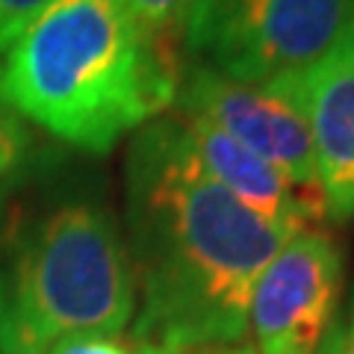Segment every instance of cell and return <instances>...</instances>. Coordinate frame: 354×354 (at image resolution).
<instances>
[{
	"instance_id": "cell-4",
	"label": "cell",
	"mask_w": 354,
	"mask_h": 354,
	"mask_svg": "<svg viewBox=\"0 0 354 354\" xmlns=\"http://www.w3.org/2000/svg\"><path fill=\"white\" fill-rule=\"evenodd\" d=\"M351 30L354 0H225L186 53L225 77L269 86L313 68Z\"/></svg>"
},
{
	"instance_id": "cell-7",
	"label": "cell",
	"mask_w": 354,
	"mask_h": 354,
	"mask_svg": "<svg viewBox=\"0 0 354 354\" xmlns=\"http://www.w3.org/2000/svg\"><path fill=\"white\" fill-rule=\"evenodd\" d=\"M307 118L325 216L354 218V41L322 62L281 80Z\"/></svg>"
},
{
	"instance_id": "cell-9",
	"label": "cell",
	"mask_w": 354,
	"mask_h": 354,
	"mask_svg": "<svg viewBox=\"0 0 354 354\" xmlns=\"http://www.w3.org/2000/svg\"><path fill=\"white\" fill-rule=\"evenodd\" d=\"M124 3L153 36L169 41L171 48L174 44L186 48V41L225 0H124Z\"/></svg>"
},
{
	"instance_id": "cell-5",
	"label": "cell",
	"mask_w": 354,
	"mask_h": 354,
	"mask_svg": "<svg viewBox=\"0 0 354 354\" xmlns=\"http://www.w3.org/2000/svg\"><path fill=\"white\" fill-rule=\"evenodd\" d=\"M342 274L346 260L330 234L307 227L286 239L251 292L254 354H319L337 325Z\"/></svg>"
},
{
	"instance_id": "cell-14",
	"label": "cell",
	"mask_w": 354,
	"mask_h": 354,
	"mask_svg": "<svg viewBox=\"0 0 354 354\" xmlns=\"http://www.w3.org/2000/svg\"><path fill=\"white\" fill-rule=\"evenodd\" d=\"M133 354H174V351H162V348H151V346H136L133 342ZM192 354H254V348H213V351H192Z\"/></svg>"
},
{
	"instance_id": "cell-11",
	"label": "cell",
	"mask_w": 354,
	"mask_h": 354,
	"mask_svg": "<svg viewBox=\"0 0 354 354\" xmlns=\"http://www.w3.org/2000/svg\"><path fill=\"white\" fill-rule=\"evenodd\" d=\"M57 0H0V57L12 48L15 39Z\"/></svg>"
},
{
	"instance_id": "cell-16",
	"label": "cell",
	"mask_w": 354,
	"mask_h": 354,
	"mask_svg": "<svg viewBox=\"0 0 354 354\" xmlns=\"http://www.w3.org/2000/svg\"><path fill=\"white\" fill-rule=\"evenodd\" d=\"M351 41H354V30H351Z\"/></svg>"
},
{
	"instance_id": "cell-3",
	"label": "cell",
	"mask_w": 354,
	"mask_h": 354,
	"mask_svg": "<svg viewBox=\"0 0 354 354\" xmlns=\"http://www.w3.org/2000/svg\"><path fill=\"white\" fill-rule=\"evenodd\" d=\"M133 316L124 230L104 198L62 195L9 230L0 248L3 354H48L74 334H121Z\"/></svg>"
},
{
	"instance_id": "cell-13",
	"label": "cell",
	"mask_w": 354,
	"mask_h": 354,
	"mask_svg": "<svg viewBox=\"0 0 354 354\" xmlns=\"http://www.w3.org/2000/svg\"><path fill=\"white\" fill-rule=\"evenodd\" d=\"M319 354H354V328L334 325L330 334L325 337L322 348H319Z\"/></svg>"
},
{
	"instance_id": "cell-2",
	"label": "cell",
	"mask_w": 354,
	"mask_h": 354,
	"mask_svg": "<svg viewBox=\"0 0 354 354\" xmlns=\"http://www.w3.org/2000/svg\"><path fill=\"white\" fill-rule=\"evenodd\" d=\"M183 65L124 0H57L0 57V101L92 157L174 106Z\"/></svg>"
},
{
	"instance_id": "cell-12",
	"label": "cell",
	"mask_w": 354,
	"mask_h": 354,
	"mask_svg": "<svg viewBox=\"0 0 354 354\" xmlns=\"http://www.w3.org/2000/svg\"><path fill=\"white\" fill-rule=\"evenodd\" d=\"M48 354H133V346L121 342L118 334H74L59 339Z\"/></svg>"
},
{
	"instance_id": "cell-6",
	"label": "cell",
	"mask_w": 354,
	"mask_h": 354,
	"mask_svg": "<svg viewBox=\"0 0 354 354\" xmlns=\"http://www.w3.org/2000/svg\"><path fill=\"white\" fill-rule=\"evenodd\" d=\"M171 113L209 121L278 169L290 183L319 192L310 127L286 86L242 83L201 62H189L183 65Z\"/></svg>"
},
{
	"instance_id": "cell-1",
	"label": "cell",
	"mask_w": 354,
	"mask_h": 354,
	"mask_svg": "<svg viewBox=\"0 0 354 354\" xmlns=\"http://www.w3.org/2000/svg\"><path fill=\"white\" fill-rule=\"evenodd\" d=\"M286 239L204 169L174 115L130 136L124 245L136 346L192 354L245 342L254 283Z\"/></svg>"
},
{
	"instance_id": "cell-8",
	"label": "cell",
	"mask_w": 354,
	"mask_h": 354,
	"mask_svg": "<svg viewBox=\"0 0 354 354\" xmlns=\"http://www.w3.org/2000/svg\"><path fill=\"white\" fill-rule=\"evenodd\" d=\"M171 115L183 124L204 169L251 213H257L263 221H269L290 236L307 227H319V221L325 218L322 192L290 183L278 169H272L266 160L242 148L236 139H230L209 121L180 113Z\"/></svg>"
},
{
	"instance_id": "cell-10",
	"label": "cell",
	"mask_w": 354,
	"mask_h": 354,
	"mask_svg": "<svg viewBox=\"0 0 354 354\" xmlns=\"http://www.w3.org/2000/svg\"><path fill=\"white\" fill-rule=\"evenodd\" d=\"M30 148H32L30 124L0 101V177L15 171L27 160Z\"/></svg>"
},
{
	"instance_id": "cell-15",
	"label": "cell",
	"mask_w": 354,
	"mask_h": 354,
	"mask_svg": "<svg viewBox=\"0 0 354 354\" xmlns=\"http://www.w3.org/2000/svg\"><path fill=\"white\" fill-rule=\"evenodd\" d=\"M351 328H354V290H351Z\"/></svg>"
}]
</instances>
